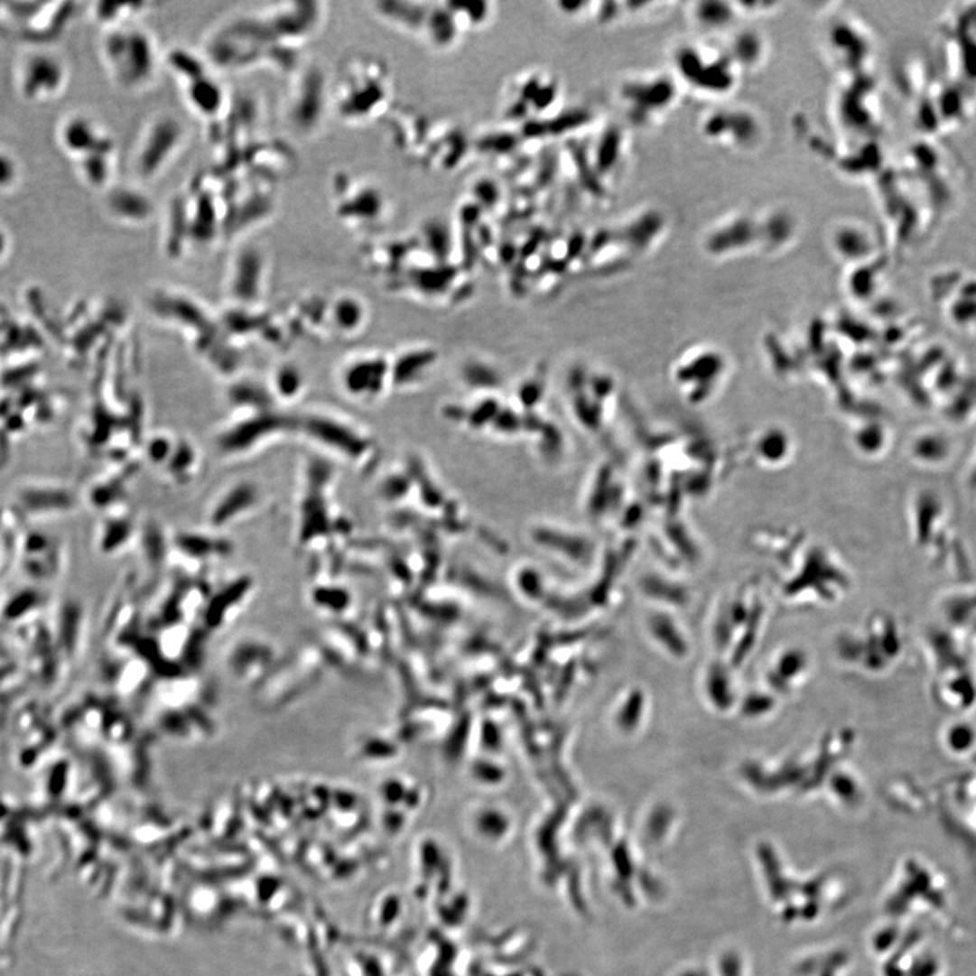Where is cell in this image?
Masks as SVG:
<instances>
[{
    "instance_id": "4",
    "label": "cell",
    "mask_w": 976,
    "mask_h": 976,
    "mask_svg": "<svg viewBox=\"0 0 976 976\" xmlns=\"http://www.w3.org/2000/svg\"><path fill=\"white\" fill-rule=\"evenodd\" d=\"M12 166L6 159L0 158V183L6 182L12 177Z\"/></svg>"
},
{
    "instance_id": "1",
    "label": "cell",
    "mask_w": 976,
    "mask_h": 976,
    "mask_svg": "<svg viewBox=\"0 0 976 976\" xmlns=\"http://www.w3.org/2000/svg\"><path fill=\"white\" fill-rule=\"evenodd\" d=\"M118 80L129 90H144L155 82L159 53L153 37L144 29L116 34L107 45Z\"/></svg>"
},
{
    "instance_id": "2",
    "label": "cell",
    "mask_w": 976,
    "mask_h": 976,
    "mask_svg": "<svg viewBox=\"0 0 976 976\" xmlns=\"http://www.w3.org/2000/svg\"><path fill=\"white\" fill-rule=\"evenodd\" d=\"M185 132L177 118L159 117L145 129L137 155V169L145 180L159 175L175 159L183 145Z\"/></svg>"
},
{
    "instance_id": "3",
    "label": "cell",
    "mask_w": 976,
    "mask_h": 976,
    "mask_svg": "<svg viewBox=\"0 0 976 976\" xmlns=\"http://www.w3.org/2000/svg\"><path fill=\"white\" fill-rule=\"evenodd\" d=\"M391 378L392 365L383 357L356 362L345 375L346 388L357 396H378Z\"/></svg>"
}]
</instances>
